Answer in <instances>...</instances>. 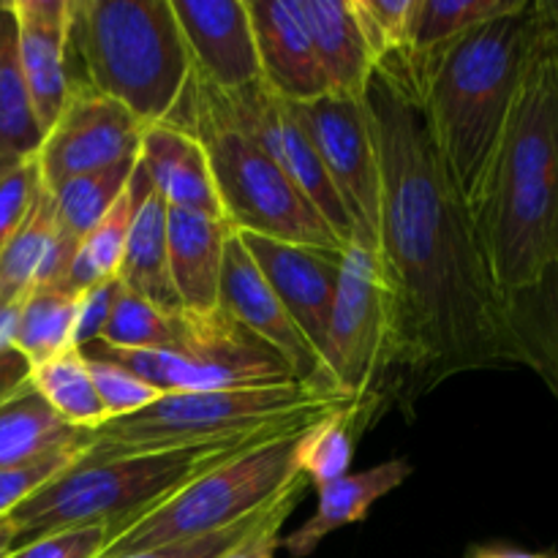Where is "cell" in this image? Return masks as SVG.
Segmentation results:
<instances>
[{
    "instance_id": "6da1fadb",
    "label": "cell",
    "mask_w": 558,
    "mask_h": 558,
    "mask_svg": "<svg viewBox=\"0 0 558 558\" xmlns=\"http://www.w3.org/2000/svg\"><path fill=\"white\" fill-rule=\"evenodd\" d=\"M379 153V240L387 338L354 425L409 407L463 371L523 365L507 300L490 276L472 210L428 136L417 98L390 76L365 90Z\"/></svg>"
},
{
    "instance_id": "7a4b0ae2",
    "label": "cell",
    "mask_w": 558,
    "mask_h": 558,
    "mask_svg": "<svg viewBox=\"0 0 558 558\" xmlns=\"http://www.w3.org/2000/svg\"><path fill=\"white\" fill-rule=\"evenodd\" d=\"M537 14L510 118L469 207L505 300L534 287L558 262V38L539 5Z\"/></svg>"
},
{
    "instance_id": "3957f363",
    "label": "cell",
    "mask_w": 558,
    "mask_h": 558,
    "mask_svg": "<svg viewBox=\"0 0 558 558\" xmlns=\"http://www.w3.org/2000/svg\"><path fill=\"white\" fill-rule=\"evenodd\" d=\"M537 27V0H526L445 47L381 63L385 76L417 98L430 142L469 207L510 118Z\"/></svg>"
},
{
    "instance_id": "277c9868",
    "label": "cell",
    "mask_w": 558,
    "mask_h": 558,
    "mask_svg": "<svg viewBox=\"0 0 558 558\" xmlns=\"http://www.w3.org/2000/svg\"><path fill=\"white\" fill-rule=\"evenodd\" d=\"M69 82L123 104L142 125L167 123L191 82L169 0H69Z\"/></svg>"
},
{
    "instance_id": "5b68a950",
    "label": "cell",
    "mask_w": 558,
    "mask_h": 558,
    "mask_svg": "<svg viewBox=\"0 0 558 558\" xmlns=\"http://www.w3.org/2000/svg\"><path fill=\"white\" fill-rule=\"evenodd\" d=\"M278 430L283 428L248 439L210 441V445L140 452V456L107 458V461H74L9 515L16 526V548L47 534L90 526L107 529L112 543L136 518L161 505L174 490L189 485L216 463L227 461L243 447L256 445Z\"/></svg>"
},
{
    "instance_id": "8992f818",
    "label": "cell",
    "mask_w": 558,
    "mask_h": 558,
    "mask_svg": "<svg viewBox=\"0 0 558 558\" xmlns=\"http://www.w3.org/2000/svg\"><path fill=\"white\" fill-rule=\"evenodd\" d=\"M341 409L357 412V403L341 392L316 390L303 381L163 392L142 412L87 430L90 441L76 461H107L140 452L248 439L287 425L319 423Z\"/></svg>"
},
{
    "instance_id": "52a82bcc",
    "label": "cell",
    "mask_w": 558,
    "mask_h": 558,
    "mask_svg": "<svg viewBox=\"0 0 558 558\" xmlns=\"http://www.w3.org/2000/svg\"><path fill=\"white\" fill-rule=\"evenodd\" d=\"M167 123L189 131L205 147L223 221L234 232L336 254L347 251L265 147L227 118L210 85L191 74L183 101Z\"/></svg>"
},
{
    "instance_id": "ba28073f",
    "label": "cell",
    "mask_w": 558,
    "mask_h": 558,
    "mask_svg": "<svg viewBox=\"0 0 558 558\" xmlns=\"http://www.w3.org/2000/svg\"><path fill=\"white\" fill-rule=\"evenodd\" d=\"M308 428L311 425L283 428L207 469L150 512L136 518L104 548L101 558H120L163 545L189 543L254 515L294 480L303 477L298 472V452Z\"/></svg>"
},
{
    "instance_id": "9c48e42d",
    "label": "cell",
    "mask_w": 558,
    "mask_h": 558,
    "mask_svg": "<svg viewBox=\"0 0 558 558\" xmlns=\"http://www.w3.org/2000/svg\"><path fill=\"white\" fill-rule=\"evenodd\" d=\"M82 352L120 363L158 392H202L298 381L281 354L251 336L221 308L207 316L180 311L178 338L169 349L131 352L96 341Z\"/></svg>"
},
{
    "instance_id": "30bf717a",
    "label": "cell",
    "mask_w": 558,
    "mask_h": 558,
    "mask_svg": "<svg viewBox=\"0 0 558 558\" xmlns=\"http://www.w3.org/2000/svg\"><path fill=\"white\" fill-rule=\"evenodd\" d=\"M387 338V283L374 248L347 245L327 325L325 371L357 412L376 385ZM357 417V414H354Z\"/></svg>"
},
{
    "instance_id": "8fae6325",
    "label": "cell",
    "mask_w": 558,
    "mask_h": 558,
    "mask_svg": "<svg viewBox=\"0 0 558 558\" xmlns=\"http://www.w3.org/2000/svg\"><path fill=\"white\" fill-rule=\"evenodd\" d=\"M319 153L354 227V243L376 251L379 240V153L365 98L319 96L289 104Z\"/></svg>"
},
{
    "instance_id": "7c38bea8",
    "label": "cell",
    "mask_w": 558,
    "mask_h": 558,
    "mask_svg": "<svg viewBox=\"0 0 558 558\" xmlns=\"http://www.w3.org/2000/svg\"><path fill=\"white\" fill-rule=\"evenodd\" d=\"M142 131L145 125L123 104L71 85L58 120L49 125L36 153L44 189L52 191L71 178L136 158Z\"/></svg>"
},
{
    "instance_id": "4fadbf2b",
    "label": "cell",
    "mask_w": 558,
    "mask_h": 558,
    "mask_svg": "<svg viewBox=\"0 0 558 558\" xmlns=\"http://www.w3.org/2000/svg\"><path fill=\"white\" fill-rule=\"evenodd\" d=\"M213 93H216L227 118L265 147L267 156L303 191L305 199L316 207V213L325 218L327 227L338 234V240L343 245H352L354 227L349 221L347 207H343L319 153L311 145L308 134L298 123L289 104L272 96L262 82L238 93H221L216 87H213Z\"/></svg>"
},
{
    "instance_id": "5bb4252c",
    "label": "cell",
    "mask_w": 558,
    "mask_h": 558,
    "mask_svg": "<svg viewBox=\"0 0 558 558\" xmlns=\"http://www.w3.org/2000/svg\"><path fill=\"white\" fill-rule=\"evenodd\" d=\"M218 308L232 316L238 325H243L251 336L267 343L272 352L281 354L294 379L308 387H316V390L338 392L316 349L311 347L308 338L294 325V319L283 308V303L272 292L270 283L265 281V276L256 267V262L251 259V254L245 251L243 240H240L234 229L227 240V251H223Z\"/></svg>"
},
{
    "instance_id": "9a60e30c",
    "label": "cell",
    "mask_w": 558,
    "mask_h": 558,
    "mask_svg": "<svg viewBox=\"0 0 558 558\" xmlns=\"http://www.w3.org/2000/svg\"><path fill=\"white\" fill-rule=\"evenodd\" d=\"M180 25L191 74L221 93L262 82L248 0H169Z\"/></svg>"
},
{
    "instance_id": "2e32d148",
    "label": "cell",
    "mask_w": 558,
    "mask_h": 558,
    "mask_svg": "<svg viewBox=\"0 0 558 558\" xmlns=\"http://www.w3.org/2000/svg\"><path fill=\"white\" fill-rule=\"evenodd\" d=\"M238 234L294 325L325 363L327 325H330L343 254L281 243V240L259 238V234Z\"/></svg>"
},
{
    "instance_id": "e0dca14e",
    "label": "cell",
    "mask_w": 558,
    "mask_h": 558,
    "mask_svg": "<svg viewBox=\"0 0 558 558\" xmlns=\"http://www.w3.org/2000/svg\"><path fill=\"white\" fill-rule=\"evenodd\" d=\"M262 85L287 104L327 96L298 0H248Z\"/></svg>"
},
{
    "instance_id": "ac0fdd59",
    "label": "cell",
    "mask_w": 558,
    "mask_h": 558,
    "mask_svg": "<svg viewBox=\"0 0 558 558\" xmlns=\"http://www.w3.org/2000/svg\"><path fill=\"white\" fill-rule=\"evenodd\" d=\"M16 16L20 65L33 112L47 134L58 120L69 82V0H11Z\"/></svg>"
},
{
    "instance_id": "d6986e66",
    "label": "cell",
    "mask_w": 558,
    "mask_h": 558,
    "mask_svg": "<svg viewBox=\"0 0 558 558\" xmlns=\"http://www.w3.org/2000/svg\"><path fill=\"white\" fill-rule=\"evenodd\" d=\"M140 167L167 207L223 218L205 147L180 125L156 123L142 131Z\"/></svg>"
},
{
    "instance_id": "ffe728a7",
    "label": "cell",
    "mask_w": 558,
    "mask_h": 558,
    "mask_svg": "<svg viewBox=\"0 0 558 558\" xmlns=\"http://www.w3.org/2000/svg\"><path fill=\"white\" fill-rule=\"evenodd\" d=\"M229 234H232V227L223 218L167 207L169 276H172L180 308L189 314L207 316L218 311L223 251H227Z\"/></svg>"
},
{
    "instance_id": "44dd1931",
    "label": "cell",
    "mask_w": 558,
    "mask_h": 558,
    "mask_svg": "<svg viewBox=\"0 0 558 558\" xmlns=\"http://www.w3.org/2000/svg\"><path fill=\"white\" fill-rule=\"evenodd\" d=\"M330 96L363 98L376 71L352 0H298Z\"/></svg>"
},
{
    "instance_id": "7402d4cb",
    "label": "cell",
    "mask_w": 558,
    "mask_h": 558,
    "mask_svg": "<svg viewBox=\"0 0 558 558\" xmlns=\"http://www.w3.org/2000/svg\"><path fill=\"white\" fill-rule=\"evenodd\" d=\"M412 474V466L401 458L379 463L365 472L347 474V477L336 480V483L322 485L319 490V505L316 512L289 537H281V548H287L294 558H305L314 554L322 545V539L330 537L332 532L343 526H352L368 518L371 507L403 485Z\"/></svg>"
},
{
    "instance_id": "603a6c76",
    "label": "cell",
    "mask_w": 558,
    "mask_h": 558,
    "mask_svg": "<svg viewBox=\"0 0 558 558\" xmlns=\"http://www.w3.org/2000/svg\"><path fill=\"white\" fill-rule=\"evenodd\" d=\"M136 158L120 161L114 163V167L98 169V172L71 178L52 191L47 189L49 196H52L54 216L52 240H49V256H52L54 262L63 259L60 267L69 265L71 270V262H74L82 240L96 229V223L107 216L109 207L118 202V196L123 194L125 185H129L131 174H134L136 169Z\"/></svg>"
},
{
    "instance_id": "cb8c5ba5",
    "label": "cell",
    "mask_w": 558,
    "mask_h": 558,
    "mask_svg": "<svg viewBox=\"0 0 558 558\" xmlns=\"http://www.w3.org/2000/svg\"><path fill=\"white\" fill-rule=\"evenodd\" d=\"M118 283L140 298L150 300L163 311H180L169 276V245H167V205L150 189L142 199L125 240L123 259H120Z\"/></svg>"
},
{
    "instance_id": "d4e9b609",
    "label": "cell",
    "mask_w": 558,
    "mask_h": 558,
    "mask_svg": "<svg viewBox=\"0 0 558 558\" xmlns=\"http://www.w3.org/2000/svg\"><path fill=\"white\" fill-rule=\"evenodd\" d=\"M41 140L44 131L22 76L14 9L11 0H0V172L36 156Z\"/></svg>"
},
{
    "instance_id": "484cf974",
    "label": "cell",
    "mask_w": 558,
    "mask_h": 558,
    "mask_svg": "<svg viewBox=\"0 0 558 558\" xmlns=\"http://www.w3.org/2000/svg\"><path fill=\"white\" fill-rule=\"evenodd\" d=\"M150 180H147L145 169L140 167V158H136V169L131 174L125 191L109 207L107 216L96 223V229L82 240L80 251H76L74 262H71L69 278H65V289L69 292L80 294L85 289L96 287V283L118 278L131 223H134L136 210H140L142 199L150 194Z\"/></svg>"
},
{
    "instance_id": "4316f807",
    "label": "cell",
    "mask_w": 558,
    "mask_h": 558,
    "mask_svg": "<svg viewBox=\"0 0 558 558\" xmlns=\"http://www.w3.org/2000/svg\"><path fill=\"white\" fill-rule=\"evenodd\" d=\"M507 316L526 368L558 401V262L534 287L507 298Z\"/></svg>"
},
{
    "instance_id": "83f0119b",
    "label": "cell",
    "mask_w": 558,
    "mask_h": 558,
    "mask_svg": "<svg viewBox=\"0 0 558 558\" xmlns=\"http://www.w3.org/2000/svg\"><path fill=\"white\" fill-rule=\"evenodd\" d=\"M87 439V430L65 425L33 385L0 407V469L85 445Z\"/></svg>"
},
{
    "instance_id": "f1b7e54d",
    "label": "cell",
    "mask_w": 558,
    "mask_h": 558,
    "mask_svg": "<svg viewBox=\"0 0 558 558\" xmlns=\"http://www.w3.org/2000/svg\"><path fill=\"white\" fill-rule=\"evenodd\" d=\"M76 298L69 289L36 287L20 303L11 349L31 371L74 349Z\"/></svg>"
},
{
    "instance_id": "f546056e",
    "label": "cell",
    "mask_w": 558,
    "mask_h": 558,
    "mask_svg": "<svg viewBox=\"0 0 558 558\" xmlns=\"http://www.w3.org/2000/svg\"><path fill=\"white\" fill-rule=\"evenodd\" d=\"M31 385L47 407L65 425L80 430H93L107 423L101 401L93 387L90 368L82 349H69L49 363L31 371Z\"/></svg>"
},
{
    "instance_id": "4dcf8cb0",
    "label": "cell",
    "mask_w": 558,
    "mask_h": 558,
    "mask_svg": "<svg viewBox=\"0 0 558 558\" xmlns=\"http://www.w3.org/2000/svg\"><path fill=\"white\" fill-rule=\"evenodd\" d=\"M52 196L41 189L31 216L0 245V308H16L36 287L52 238Z\"/></svg>"
},
{
    "instance_id": "1f68e13d",
    "label": "cell",
    "mask_w": 558,
    "mask_h": 558,
    "mask_svg": "<svg viewBox=\"0 0 558 558\" xmlns=\"http://www.w3.org/2000/svg\"><path fill=\"white\" fill-rule=\"evenodd\" d=\"M180 311L158 308L150 300L120 287L112 316H109V325L104 327L98 341L114 349H131V352H142V349H169L174 343V338H178Z\"/></svg>"
},
{
    "instance_id": "d6a6232c",
    "label": "cell",
    "mask_w": 558,
    "mask_h": 558,
    "mask_svg": "<svg viewBox=\"0 0 558 558\" xmlns=\"http://www.w3.org/2000/svg\"><path fill=\"white\" fill-rule=\"evenodd\" d=\"M354 414H357L354 409H343L305 430L298 452V472L316 488L352 474L354 434H357Z\"/></svg>"
},
{
    "instance_id": "836d02e7",
    "label": "cell",
    "mask_w": 558,
    "mask_h": 558,
    "mask_svg": "<svg viewBox=\"0 0 558 558\" xmlns=\"http://www.w3.org/2000/svg\"><path fill=\"white\" fill-rule=\"evenodd\" d=\"M526 0H420L412 52L445 47L483 22L518 11Z\"/></svg>"
},
{
    "instance_id": "e575fe53",
    "label": "cell",
    "mask_w": 558,
    "mask_h": 558,
    "mask_svg": "<svg viewBox=\"0 0 558 558\" xmlns=\"http://www.w3.org/2000/svg\"><path fill=\"white\" fill-rule=\"evenodd\" d=\"M376 65L412 54L420 0H352Z\"/></svg>"
},
{
    "instance_id": "d590c367",
    "label": "cell",
    "mask_w": 558,
    "mask_h": 558,
    "mask_svg": "<svg viewBox=\"0 0 558 558\" xmlns=\"http://www.w3.org/2000/svg\"><path fill=\"white\" fill-rule=\"evenodd\" d=\"M87 357V368H90L93 387H96V396L101 401L104 414L109 420L129 417V414L142 412L145 407H150L153 401L163 396L156 387H150L147 381H142L140 376L131 374L129 368H123L120 363L104 357Z\"/></svg>"
},
{
    "instance_id": "8d00e7d4",
    "label": "cell",
    "mask_w": 558,
    "mask_h": 558,
    "mask_svg": "<svg viewBox=\"0 0 558 558\" xmlns=\"http://www.w3.org/2000/svg\"><path fill=\"white\" fill-rule=\"evenodd\" d=\"M87 441L85 445L63 447V450L47 452V456L41 458H33V461L0 469V518L11 515V512L20 505H25L36 490H41L49 480H54L60 472H65V469L80 458V452L85 450Z\"/></svg>"
},
{
    "instance_id": "74e56055",
    "label": "cell",
    "mask_w": 558,
    "mask_h": 558,
    "mask_svg": "<svg viewBox=\"0 0 558 558\" xmlns=\"http://www.w3.org/2000/svg\"><path fill=\"white\" fill-rule=\"evenodd\" d=\"M41 189L44 183L36 156L0 172V245L31 216Z\"/></svg>"
},
{
    "instance_id": "f35d334b",
    "label": "cell",
    "mask_w": 558,
    "mask_h": 558,
    "mask_svg": "<svg viewBox=\"0 0 558 558\" xmlns=\"http://www.w3.org/2000/svg\"><path fill=\"white\" fill-rule=\"evenodd\" d=\"M281 496H283V490L270 501V505H265L262 510H256L254 515L243 518V521H238L234 526L221 529V532H216V534H207V537L189 539V543L163 545V548L142 550V554H129V556H120V558H223L229 550L238 548V545L243 543L248 534H254L256 529L262 526V521L270 515L272 507L278 505V499H281Z\"/></svg>"
},
{
    "instance_id": "ab89813d",
    "label": "cell",
    "mask_w": 558,
    "mask_h": 558,
    "mask_svg": "<svg viewBox=\"0 0 558 558\" xmlns=\"http://www.w3.org/2000/svg\"><path fill=\"white\" fill-rule=\"evenodd\" d=\"M109 545V532L101 526L69 529L16 548L9 558H101Z\"/></svg>"
},
{
    "instance_id": "60d3db41",
    "label": "cell",
    "mask_w": 558,
    "mask_h": 558,
    "mask_svg": "<svg viewBox=\"0 0 558 558\" xmlns=\"http://www.w3.org/2000/svg\"><path fill=\"white\" fill-rule=\"evenodd\" d=\"M305 488H308V480H294V483L283 490V496L278 499V505L272 507L270 515L262 521V526L256 529L254 534H248L238 548L229 550L223 558H276L278 548H281V526L287 523V518L292 515L294 507L300 505Z\"/></svg>"
},
{
    "instance_id": "b9f144b4",
    "label": "cell",
    "mask_w": 558,
    "mask_h": 558,
    "mask_svg": "<svg viewBox=\"0 0 558 558\" xmlns=\"http://www.w3.org/2000/svg\"><path fill=\"white\" fill-rule=\"evenodd\" d=\"M118 292H120L118 278H112V281H101L96 283V287L80 292V298H76V322H74L76 349L90 347L93 341L101 338L104 327L109 325V316H112Z\"/></svg>"
},
{
    "instance_id": "7bdbcfd3",
    "label": "cell",
    "mask_w": 558,
    "mask_h": 558,
    "mask_svg": "<svg viewBox=\"0 0 558 558\" xmlns=\"http://www.w3.org/2000/svg\"><path fill=\"white\" fill-rule=\"evenodd\" d=\"M25 387H31V368L14 349H3L0 352V407L20 396Z\"/></svg>"
},
{
    "instance_id": "ee69618b",
    "label": "cell",
    "mask_w": 558,
    "mask_h": 558,
    "mask_svg": "<svg viewBox=\"0 0 558 558\" xmlns=\"http://www.w3.org/2000/svg\"><path fill=\"white\" fill-rule=\"evenodd\" d=\"M466 558H558L554 550H523L512 545H474Z\"/></svg>"
},
{
    "instance_id": "f6af8a7d",
    "label": "cell",
    "mask_w": 558,
    "mask_h": 558,
    "mask_svg": "<svg viewBox=\"0 0 558 558\" xmlns=\"http://www.w3.org/2000/svg\"><path fill=\"white\" fill-rule=\"evenodd\" d=\"M16 308H0V352L11 347V338H14V325H16Z\"/></svg>"
},
{
    "instance_id": "bcb514c9",
    "label": "cell",
    "mask_w": 558,
    "mask_h": 558,
    "mask_svg": "<svg viewBox=\"0 0 558 558\" xmlns=\"http://www.w3.org/2000/svg\"><path fill=\"white\" fill-rule=\"evenodd\" d=\"M16 548V526L11 518H0V558H9Z\"/></svg>"
},
{
    "instance_id": "7dc6e473",
    "label": "cell",
    "mask_w": 558,
    "mask_h": 558,
    "mask_svg": "<svg viewBox=\"0 0 558 558\" xmlns=\"http://www.w3.org/2000/svg\"><path fill=\"white\" fill-rule=\"evenodd\" d=\"M537 5H539V11H543L545 20H548L550 31H554L558 38V0H537Z\"/></svg>"
}]
</instances>
